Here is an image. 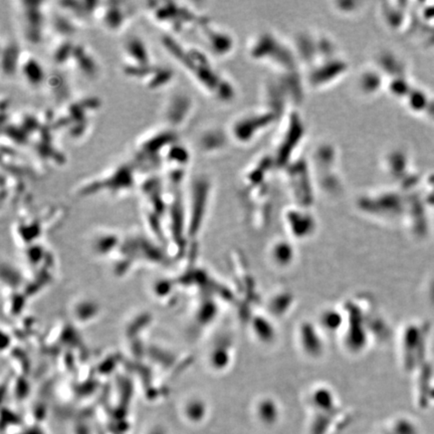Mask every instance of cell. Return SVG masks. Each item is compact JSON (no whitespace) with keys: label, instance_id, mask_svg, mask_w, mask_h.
<instances>
[{"label":"cell","instance_id":"1","mask_svg":"<svg viewBox=\"0 0 434 434\" xmlns=\"http://www.w3.org/2000/svg\"><path fill=\"white\" fill-rule=\"evenodd\" d=\"M161 44L168 55L200 88L212 95H218L217 88L222 81L200 49L183 44L173 35L165 34L162 35Z\"/></svg>","mask_w":434,"mask_h":434},{"label":"cell","instance_id":"2","mask_svg":"<svg viewBox=\"0 0 434 434\" xmlns=\"http://www.w3.org/2000/svg\"><path fill=\"white\" fill-rule=\"evenodd\" d=\"M138 169L132 160L122 162L96 176L79 182L76 187L77 196H97L101 192L111 196H122L132 191L137 185Z\"/></svg>","mask_w":434,"mask_h":434},{"label":"cell","instance_id":"3","mask_svg":"<svg viewBox=\"0 0 434 434\" xmlns=\"http://www.w3.org/2000/svg\"><path fill=\"white\" fill-rule=\"evenodd\" d=\"M177 140H179L177 131L166 125L147 131L134 145V165L139 172L155 174V171L162 167L164 152Z\"/></svg>","mask_w":434,"mask_h":434},{"label":"cell","instance_id":"4","mask_svg":"<svg viewBox=\"0 0 434 434\" xmlns=\"http://www.w3.org/2000/svg\"><path fill=\"white\" fill-rule=\"evenodd\" d=\"M147 11L155 25L173 37L198 28L205 20L185 2H148Z\"/></svg>","mask_w":434,"mask_h":434},{"label":"cell","instance_id":"5","mask_svg":"<svg viewBox=\"0 0 434 434\" xmlns=\"http://www.w3.org/2000/svg\"><path fill=\"white\" fill-rule=\"evenodd\" d=\"M98 98H84L63 106L53 117L58 132H65L74 140H81L91 128V118L100 109Z\"/></svg>","mask_w":434,"mask_h":434},{"label":"cell","instance_id":"6","mask_svg":"<svg viewBox=\"0 0 434 434\" xmlns=\"http://www.w3.org/2000/svg\"><path fill=\"white\" fill-rule=\"evenodd\" d=\"M18 27L25 41L32 44H39L46 30V6L44 1H14Z\"/></svg>","mask_w":434,"mask_h":434},{"label":"cell","instance_id":"7","mask_svg":"<svg viewBox=\"0 0 434 434\" xmlns=\"http://www.w3.org/2000/svg\"><path fill=\"white\" fill-rule=\"evenodd\" d=\"M190 163L189 148L177 140L171 144L162 157L164 180L173 190H178L184 181Z\"/></svg>","mask_w":434,"mask_h":434},{"label":"cell","instance_id":"8","mask_svg":"<svg viewBox=\"0 0 434 434\" xmlns=\"http://www.w3.org/2000/svg\"><path fill=\"white\" fill-rule=\"evenodd\" d=\"M135 15L134 8L127 2H97L94 18L107 32L118 34L125 30Z\"/></svg>","mask_w":434,"mask_h":434},{"label":"cell","instance_id":"9","mask_svg":"<svg viewBox=\"0 0 434 434\" xmlns=\"http://www.w3.org/2000/svg\"><path fill=\"white\" fill-rule=\"evenodd\" d=\"M193 101L185 93H174L166 101L163 108V117L166 126L173 130H180L186 126L193 114Z\"/></svg>","mask_w":434,"mask_h":434},{"label":"cell","instance_id":"10","mask_svg":"<svg viewBox=\"0 0 434 434\" xmlns=\"http://www.w3.org/2000/svg\"><path fill=\"white\" fill-rule=\"evenodd\" d=\"M129 79H135L148 90H160L172 81L174 74L170 68L159 65L157 63L139 69L122 70Z\"/></svg>","mask_w":434,"mask_h":434},{"label":"cell","instance_id":"11","mask_svg":"<svg viewBox=\"0 0 434 434\" xmlns=\"http://www.w3.org/2000/svg\"><path fill=\"white\" fill-rule=\"evenodd\" d=\"M122 56H123L122 70L138 69V68H145L155 63L152 60L151 53H150L146 42L136 35L128 37L124 42Z\"/></svg>","mask_w":434,"mask_h":434},{"label":"cell","instance_id":"12","mask_svg":"<svg viewBox=\"0 0 434 434\" xmlns=\"http://www.w3.org/2000/svg\"><path fill=\"white\" fill-rule=\"evenodd\" d=\"M18 72L23 77V82L32 89L41 88L48 81L44 65L30 51H23L21 53Z\"/></svg>","mask_w":434,"mask_h":434},{"label":"cell","instance_id":"13","mask_svg":"<svg viewBox=\"0 0 434 434\" xmlns=\"http://www.w3.org/2000/svg\"><path fill=\"white\" fill-rule=\"evenodd\" d=\"M68 65H70L79 74L83 75L84 77H90V79L97 77L98 70H100L97 58L86 44H81V42L75 44Z\"/></svg>","mask_w":434,"mask_h":434},{"label":"cell","instance_id":"14","mask_svg":"<svg viewBox=\"0 0 434 434\" xmlns=\"http://www.w3.org/2000/svg\"><path fill=\"white\" fill-rule=\"evenodd\" d=\"M21 51L18 42L11 37L1 39V72L4 76L13 77L18 72Z\"/></svg>","mask_w":434,"mask_h":434}]
</instances>
